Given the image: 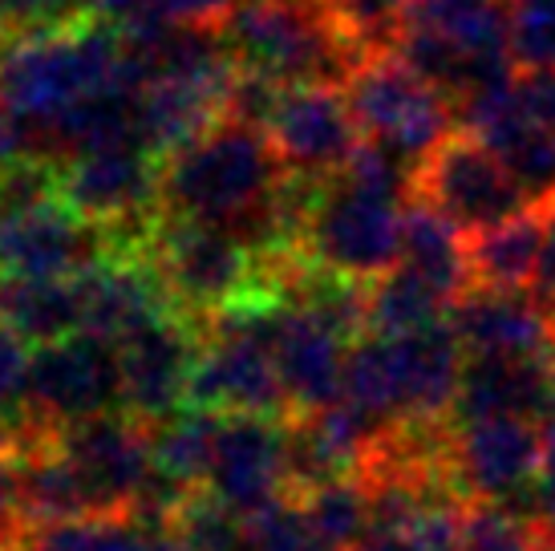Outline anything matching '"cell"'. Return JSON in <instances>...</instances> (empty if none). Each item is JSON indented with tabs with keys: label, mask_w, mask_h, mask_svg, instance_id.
Returning a JSON list of instances; mask_svg holds the SVG:
<instances>
[{
	"label": "cell",
	"mask_w": 555,
	"mask_h": 551,
	"mask_svg": "<svg viewBox=\"0 0 555 551\" xmlns=\"http://www.w3.org/2000/svg\"><path fill=\"white\" fill-rule=\"evenodd\" d=\"M398 268L430 280L434 289L447 296H463L470 289V268H466V235L447 215H438L430 203L410 200L401 215V260Z\"/></svg>",
	"instance_id": "603a6c76"
},
{
	"label": "cell",
	"mask_w": 555,
	"mask_h": 551,
	"mask_svg": "<svg viewBox=\"0 0 555 551\" xmlns=\"http://www.w3.org/2000/svg\"><path fill=\"white\" fill-rule=\"evenodd\" d=\"M146 256L155 260L175 308L191 321H211L256 296L280 300L268 256L251 252L228 228L163 219Z\"/></svg>",
	"instance_id": "5b68a950"
},
{
	"label": "cell",
	"mask_w": 555,
	"mask_h": 551,
	"mask_svg": "<svg viewBox=\"0 0 555 551\" xmlns=\"http://www.w3.org/2000/svg\"><path fill=\"white\" fill-rule=\"evenodd\" d=\"M552 418L547 357H466L463 389L450 422L475 418Z\"/></svg>",
	"instance_id": "ffe728a7"
},
{
	"label": "cell",
	"mask_w": 555,
	"mask_h": 551,
	"mask_svg": "<svg viewBox=\"0 0 555 551\" xmlns=\"http://www.w3.org/2000/svg\"><path fill=\"white\" fill-rule=\"evenodd\" d=\"M349 341L337 337L333 329L312 321L309 312L293 305L276 308L272 321V357L284 382L293 418L300 413L328 410L345 398V366H349Z\"/></svg>",
	"instance_id": "ac0fdd59"
},
{
	"label": "cell",
	"mask_w": 555,
	"mask_h": 551,
	"mask_svg": "<svg viewBox=\"0 0 555 551\" xmlns=\"http://www.w3.org/2000/svg\"><path fill=\"white\" fill-rule=\"evenodd\" d=\"M247 551H333L312 527L300 495H284L272 507L247 515Z\"/></svg>",
	"instance_id": "1f68e13d"
},
{
	"label": "cell",
	"mask_w": 555,
	"mask_h": 551,
	"mask_svg": "<svg viewBox=\"0 0 555 551\" xmlns=\"http://www.w3.org/2000/svg\"><path fill=\"white\" fill-rule=\"evenodd\" d=\"M401 215L405 203L357 191L345 179H324L300 228V256L312 268L373 284L398 268L401 260Z\"/></svg>",
	"instance_id": "52a82bcc"
},
{
	"label": "cell",
	"mask_w": 555,
	"mask_h": 551,
	"mask_svg": "<svg viewBox=\"0 0 555 551\" xmlns=\"http://www.w3.org/2000/svg\"><path fill=\"white\" fill-rule=\"evenodd\" d=\"M219 422H223L219 413L183 406L179 413L163 418L158 426H146V434H151V466L167 483H175V487L183 490L207 487Z\"/></svg>",
	"instance_id": "484cf974"
},
{
	"label": "cell",
	"mask_w": 555,
	"mask_h": 551,
	"mask_svg": "<svg viewBox=\"0 0 555 551\" xmlns=\"http://www.w3.org/2000/svg\"><path fill=\"white\" fill-rule=\"evenodd\" d=\"M109 256L114 240L65 200L0 219V280H78Z\"/></svg>",
	"instance_id": "8fae6325"
},
{
	"label": "cell",
	"mask_w": 555,
	"mask_h": 551,
	"mask_svg": "<svg viewBox=\"0 0 555 551\" xmlns=\"http://www.w3.org/2000/svg\"><path fill=\"white\" fill-rule=\"evenodd\" d=\"M102 413H122L118 345L106 337H93V333L41 345L33 357L25 418L57 434L74 422L102 418Z\"/></svg>",
	"instance_id": "30bf717a"
},
{
	"label": "cell",
	"mask_w": 555,
	"mask_h": 551,
	"mask_svg": "<svg viewBox=\"0 0 555 551\" xmlns=\"http://www.w3.org/2000/svg\"><path fill=\"white\" fill-rule=\"evenodd\" d=\"M170 527L186 551H247V515L216 499L207 487L186 495L183 507L170 515Z\"/></svg>",
	"instance_id": "f546056e"
},
{
	"label": "cell",
	"mask_w": 555,
	"mask_h": 551,
	"mask_svg": "<svg viewBox=\"0 0 555 551\" xmlns=\"http://www.w3.org/2000/svg\"><path fill=\"white\" fill-rule=\"evenodd\" d=\"M345 98L353 106L365 142H377L417 167L442 138L459 130L454 102L417 69H410L398 53L361 65L345 86Z\"/></svg>",
	"instance_id": "ba28073f"
},
{
	"label": "cell",
	"mask_w": 555,
	"mask_h": 551,
	"mask_svg": "<svg viewBox=\"0 0 555 551\" xmlns=\"http://www.w3.org/2000/svg\"><path fill=\"white\" fill-rule=\"evenodd\" d=\"M535 527L555 548V418L543 422V466L535 483Z\"/></svg>",
	"instance_id": "74e56055"
},
{
	"label": "cell",
	"mask_w": 555,
	"mask_h": 551,
	"mask_svg": "<svg viewBox=\"0 0 555 551\" xmlns=\"http://www.w3.org/2000/svg\"><path fill=\"white\" fill-rule=\"evenodd\" d=\"M16 154H25V138H21V126L13 123V114L0 106V167L13 163Z\"/></svg>",
	"instance_id": "ab89813d"
},
{
	"label": "cell",
	"mask_w": 555,
	"mask_h": 551,
	"mask_svg": "<svg viewBox=\"0 0 555 551\" xmlns=\"http://www.w3.org/2000/svg\"><path fill=\"white\" fill-rule=\"evenodd\" d=\"M25 434H29V422L25 418H13L9 410H0V454L4 450H21V443H25Z\"/></svg>",
	"instance_id": "60d3db41"
},
{
	"label": "cell",
	"mask_w": 555,
	"mask_h": 551,
	"mask_svg": "<svg viewBox=\"0 0 555 551\" xmlns=\"http://www.w3.org/2000/svg\"><path fill=\"white\" fill-rule=\"evenodd\" d=\"M240 65L207 69V74H158L134 93V138L139 146L167 163L170 154L191 146L216 123H223V102Z\"/></svg>",
	"instance_id": "2e32d148"
},
{
	"label": "cell",
	"mask_w": 555,
	"mask_h": 551,
	"mask_svg": "<svg viewBox=\"0 0 555 551\" xmlns=\"http://www.w3.org/2000/svg\"><path fill=\"white\" fill-rule=\"evenodd\" d=\"M450 308H454V296L405 268H393L370 284V333L377 337L417 333V329L450 321Z\"/></svg>",
	"instance_id": "4316f807"
},
{
	"label": "cell",
	"mask_w": 555,
	"mask_h": 551,
	"mask_svg": "<svg viewBox=\"0 0 555 551\" xmlns=\"http://www.w3.org/2000/svg\"><path fill=\"white\" fill-rule=\"evenodd\" d=\"M268 138L296 179H333L365 142L345 90L333 86H296L284 90Z\"/></svg>",
	"instance_id": "4fadbf2b"
},
{
	"label": "cell",
	"mask_w": 555,
	"mask_h": 551,
	"mask_svg": "<svg viewBox=\"0 0 555 551\" xmlns=\"http://www.w3.org/2000/svg\"><path fill=\"white\" fill-rule=\"evenodd\" d=\"M463 373L466 349L450 321L401 337L365 333L349 349L345 401L382 430L442 426L454 418Z\"/></svg>",
	"instance_id": "7a4b0ae2"
},
{
	"label": "cell",
	"mask_w": 555,
	"mask_h": 551,
	"mask_svg": "<svg viewBox=\"0 0 555 551\" xmlns=\"http://www.w3.org/2000/svg\"><path fill=\"white\" fill-rule=\"evenodd\" d=\"M547 398H552V418H555V341L547 349Z\"/></svg>",
	"instance_id": "b9f144b4"
},
{
	"label": "cell",
	"mask_w": 555,
	"mask_h": 551,
	"mask_svg": "<svg viewBox=\"0 0 555 551\" xmlns=\"http://www.w3.org/2000/svg\"><path fill=\"white\" fill-rule=\"evenodd\" d=\"M203 324L170 312L118 345L122 357V413L139 426H158L186 406V385L199 366Z\"/></svg>",
	"instance_id": "7c38bea8"
},
{
	"label": "cell",
	"mask_w": 555,
	"mask_h": 551,
	"mask_svg": "<svg viewBox=\"0 0 555 551\" xmlns=\"http://www.w3.org/2000/svg\"><path fill=\"white\" fill-rule=\"evenodd\" d=\"M29 531L25 520V487H21V454H0V548L21 543Z\"/></svg>",
	"instance_id": "d590c367"
},
{
	"label": "cell",
	"mask_w": 555,
	"mask_h": 551,
	"mask_svg": "<svg viewBox=\"0 0 555 551\" xmlns=\"http://www.w3.org/2000/svg\"><path fill=\"white\" fill-rule=\"evenodd\" d=\"M507 49L519 74H555V0H507Z\"/></svg>",
	"instance_id": "4dcf8cb0"
},
{
	"label": "cell",
	"mask_w": 555,
	"mask_h": 551,
	"mask_svg": "<svg viewBox=\"0 0 555 551\" xmlns=\"http://www.w3.org/2000/svg\"><path fill=\"white\" fill-rule=\"evenodd\" d=\"M90 21L81 0H0V46L74 29Z\"/></svg>",
	"instance_id": "836d02e7"
},
{
	"label": "cell",
	"mask_w": 555,
	"mask_h": 551,
	"mask_svg": "<svg viewBox=\"0 0 555 551\" xmlns=\"http://www.w3.org/2000/svg\"><path fill=\"white\" fill-rule=\"evenodd\" d=\"M414 200L430 203L438 215H447L466 240L499 228L531 207L507 163L482 138L466 134L463 126L422 158Z\"/></svg>",
	"instance_id": "9c48e42d"
},
{
	"label": "cell",
	"mask_w": 555,
	"mask_h": 551,
	"mask_svg": "<svg viewBox=\"0 0 555 551\" xmlns=\"http://www.w3.org/2000/svg\"><path fill=\"white\" fill-rule=\"evenodd\" d=\"M450 329L466 357H547L555 341L552 312L531 292L466 289L450 308Z\"/></svg>",
	"instance_id": "d6986e66"
},
{
	"label": "cell",
	"mask_w": 555,
	"mask_h": 551,
	"mask_svg": "<svg viewBox=\"0 0 555 551\" xmlns=\"http://www.w3.org/2000/svg\"><path fill=\"white\" fill-rule=\"evenodd\" d=\"M33 357L37 349L29 341L0 324V410H9L13 418H25V406H29Z\"/></svg>",
	"instance_id": "e575fe53"
},
{
	"label": "cell",
	"mask_w": 555,
	"mask_h": 551,
	"mask_svg": "<svg viewBox=\"0 0 555 551\" xmlns=\"http://www.w3.org/2000/svg\"><path fill=\"white\" fill-rule=\"evenodd\" d=\"M300 503H305L312 527L321 531L324 543L333 551H353L365 539V531H370L373 507H370V487H365L361 475L300 490Z\"/></svg>",
	"instance_id": "f1b7e54d"
},
{
	"label": "cell",
	"mask_w": 555,
	"mask_h": 551,
	"mask_svg": "<svg viewBox=\"0 0 555 551\" xmlns=\"http://www.w3.org/2000/svg\"><path fill=\"white\" fill-rule=\"evenodd\" d=\"M21 487H25V520H29V527L98 515L78 466L57 450V438L21 454Z\"/></svg>",
	"instance_id": "d4e9b609"
},
{
	"label": "cell",
	"mask_w": 555,
	"mask_h": 551,
	"mask_svg": "<svg viewBox=\"0 0 555 551\" xmlns=\"http://www.w3.org/2000/svg\"><path fill=\"white\" fill-rule=\"evenodd\" d=\"M57 450L78 466L98 515L134 511L151 478V434L130 413H102L57 430Z\"/></svg>",
	"instance_id": "5bb4252c"
},
{
	"label": "cell",
	"mask_w": 555,
	"mask_h": 551,
	"mask_svg": "<svg viewBox=\"0 0 555 551\" xmlns=\"http://www.w3.org/2000/svg\"><path fill=\"white\" fill-rule=\"evenodd\" d=\"M81 284V333L106 337L122 345L126 337L142 333L146 324L179 312L155 260L146 252L109 256L93 272L78 276Z\"/></svg>",
	"instance_id": "e0dca14e"
},
{
	"label": "cell",
	"mask_w": 555,
	"mask_h": 551,
	"mask_svg": "<svg viewBox=\"0 0 555 551\" xmlns=\"http://www.w3.org/2000/svg\"><path fill=\"white\" fill-rule=\"evenodd\" d=\"M466 551H555L535 523L511 515L507 507L470 503L463 520Z\"/></svg>",
	"instance_id": "d6a6232c"
},
{
	"label": "cell",
	"mask_w": 555,
	"mask_h": 551,
	"mask_svg": "<svg viewBox=\"0 0 555 551\" xmlns=\"http://www.w3.org/2000/svg\"><path fill=\"white\" fill-rule=\"evenodd\" d=\"M543 466V426L535 418H475L450 422L447 483L470 503L507 507L511 515L535 523V483Z\"/></svg>",
	"instance_id": "8992f818"
},
{
	"label": "cell",
	"mask_w": 555,
	"mask_h": 551,
	"mask_svg": "<svg viewBox=\"0 0 555 551\" xmlns=\"http://www.w3.org/2000/svg\"><path fill=\"white\" fill-rule=\"evenodd\" d=\"M288 422L293 418H223L207 471V490L235 507L240 515H256L284 495H293Z\"/></svg>",
	"instance_id": "9a60e30c"
},
{
	"label": "cell",
	"mask_w": 555,
	"mask_h": 551,
	"mask_svg": "<svg viewBox=\"0 0 555 551\" xmlns=\"http://www.w3.org/2000/svg\"><path fill=\"white\" fill-rule=\"evenodd\" d=\"M219 37L240 69L272 77L284 90L333 86L345 90L365 65L321 0H240L223 16Z\"/></svg>",
	"instance_id": "277c9868"
},
{
	"label": "cell",
	"mask_w": 555,
	"mask_h": 551,
	"mask_svg": "<svg viewBox=\"0 0 555 551\" xmlns=\"http://www.w3.org/2000/svg\"><path fill=\"white\" fill-rule=\"evenodd\" d=\"M531 118L555 138V74H519Z\"/></svg>",
	"instance_id": "f35d334b"
},
{
	"label": "cell",
	"mask_w": 555,
	"mask_h": 551,
	"mask_svg": "<svg viewBox=\"0 0 555 551\" xmlns=\"http://www.w3.org/2000/svg\"><path fill=\"white\" fill-rule=\"evenodd\" d=\"M293 175L263 130L240 123H216L191 146L163 163L158 207L163 219L240 228L247 215L272 203Z\"/></svg>",
	"instance_id": "3957f363"
},
{
	"label": "cell",
	"mask_w": 555,
	"mask_h": 551,
	"mask_svg": "<svg viewBox=\"0 0 555 551\" xmlns=\"http://www.w3.org/2000/svg\"><path fill=\"white\" fill-rule=\"evenodd\" d=\"M122 90H142L126 62L122 25L90 16L74 29L0 46V106L13 114L33 154H41L69 114Z\"/></svg>",
	"instance_id": "6da1fadb"
},
{
	"label": "cell",
	"mask_w": 555,
	"mask_h": 551,
	"mask_svg": "<svg viewBox=\"0 0 555 551\" xmlns=\"http://www.w3.org/2000/svg\"><path fill=\"white\" fill-rule=\"evenodd\" d=\"M321 9L345 33V41L365 62H373V57H389L401 49L417 0H321Z\"/></svg>",
	"instance_id": "83f0119b"
},
{
	"label": "cell",
	"mask_w": 555,
	"mask_h": 551,
	"mask_svg": "<svg viewBox=\"0 0 555 551\" xmlns=\"http://www.w3.org/2000/svg\"><path fill=\"white\" fill-rule=\"evenodd\" d=\"M0 324L29 341L33 349L81 333L78 280H0Z\"/></svg>",
	"instance_id": "cb8c5ba5"
},
{
	"label": "cell",
	"mask_w": 555,
	"mask_h": 551,
	"mask_svg": "<svg viewBox=\"0 0 555 551\" xmlns=\"http://www.w3.org/2000/svg\"><path fill=\"white\" fill-rule=\"evenodd\" d=\"M555 207H527L515 219L466 240L470 289L527 292L540 272V256L552 231Z\"/></svg>",
	"instance_id": "44dd1931"
},
{
	"label": "cell",
	"mask_w": 555,
	"mask_h": 551,
	"mask_svg": "<svg viewBox=\"0 0 555 551\" xmlns=\"http://www.w3.org/2000/svg\"><path fill=\"white\" fill-rule=\"evenodd\" d=\"M235 4L240 0H146L139 16H155L167 25H211V29H219Z\"/></svg>",
	"instance_id": "8d00e7d4"
},
{
	"label": "cell",
	"mask_w": 555,
	"mask_h": 551,
	"mask_svg": "<svg viewBox=\"0 0 555 551\" xmlns=\"http://www.w3.org/2000/svg\"><path fill=\"white\" fill-rule=\"evenodd\" d=\"M21 551H186L175 527L163 520L126 515H86L69 523L29 527Z\"/></svg>",
	"instance_id": "7402d4cb"
}]
</instances>
